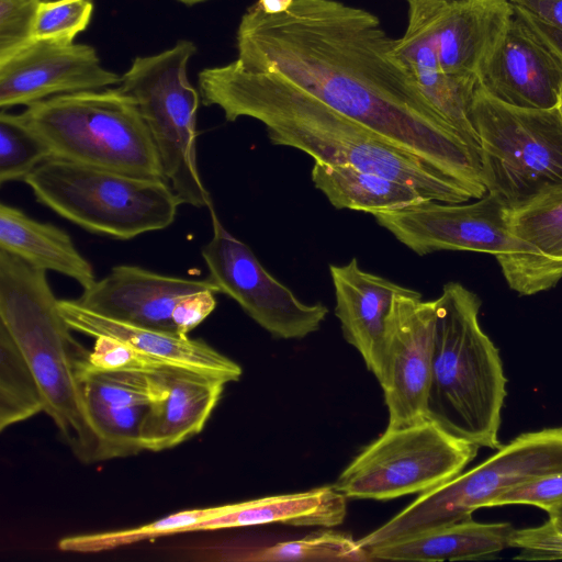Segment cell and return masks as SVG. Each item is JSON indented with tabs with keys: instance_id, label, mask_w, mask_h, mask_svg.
Segmentation results:
<instances>
[{
	"instance_id": "6da1fadb",
	"label": "cell",
	"mask_w": 562,
	"mask_h": 562,
	"mask_svg": "<svg viewBox=\"0 0 562 562\" xmlns=\"http://www.w3.org/2000/svg\"><path fill=\"white\" fill-rule=\"evenodd\" d=\"M395 41L375 14L338 0H294L281 14L252 4L236 33L244 68L282 74L482 198L479 153L419 91Z\"/></svg>"
},
{
	"instance_id": "7a4b0ae2",
	"label": "cell",
	"mask_w": 562,
	"mask_h": 562,
	"mask_svg": "<svg viewBox=\"0 0 562 562\" xmlns=\"http://www.w3.org/2000/svg\"><path fill=\"white\" fill-rule=\"evenodd\" d=\"M198 86L205 106H218L228 122H261L274 145L296 148L314 161L351 165L414 187L428 200L464 203L460 183L359 121L327 105L278 71H255L236 59L202 69Z\"/></svg>"
},
{
	"instance_id": "3957f363",
	"label": "cell",
	"mask_w": 562,
	"mask_h": 562,
	"mask_svg": "<svg viewBox=\"0 0 562 562\" xmlns=\"http://www.w3.org/2000/svg\"><path fill=\"white\" fill-rule=\"evenodd\" d=\"M0 323L9 330L42 392L44 413L86 464L102 461L81 383L89 353L61 316L46 271L0 249Z\"/></svg>"
},
{
	"instance_id": "277c9868",
	"label": "cell",
	"mask_w": 562,
	"mask_h": 562,
	"mask_svg": "<svg viewBox=\"0 0 562 562\" xmlns=\"http://www.w3.org/2000/svg\"><path fill=\"white\" fill-rule=\"evenodd\" d=\"M436 302L425 417L451 436L498 450L506 378L498 349L479 323L481 300L448 282Z\"/></svg>"
},
{
	"instance_id": "5b68a950",
	"label": "cell",
	"mask_w": 562,
	"mask_h": 562,
	"mask_svg": "<svg viewBox=\"0 0 562 562\" xmlns=\"http://www.w3.org/2000/svg\"><path fill=\"white\" fill-rule=\"evenodd\" d=\"M12 115L54 158L165 179L138 106L119 87L54 95Z\"/></svg>"
},
{
	"instance_id": "8992f818",
	"label": "cell",
	"mask_w": 562,
	"mask_h": 562,
	"mask_svg": "<svg viewBox=\"0 0 562 562\" xmlns=\"http://www.w3.org/2000/svg\"><path fill=\"white\" fill-rule=\"evenodd\" d=\"M35 199L94 234L116 239L170 226L182 204L165 179L48 158L23 180Z\"/></svg>"
},
{
	"instance_id": "52a82bcc",
	"label": "cell",
	"mask_w": 562,
	"mask_h": 562,
	"mask_svg": "<svg viewBox=\"0 0 562 562\" xmlns=\"http://www.w3.org/2000/svg\"><path fill=\"white\" fill-rule=\"evenodd\" d=\"M195 53L192 41L179 40L160 53L137 56L121 76L119 88L135 100L156 146L164 178L181 203L209 209L213 201L196 160L201 98L188 78V65Z\"/></svg>"
},
{
	"instance_id": "ba28073f",
	"label": "cell",
	"mask_w": 562,
	"mask_h": 562,
	"mask_svg": "<svg viewBox=\"0 0 562 562\" xmlns=\"http://www.w3.org/2000/svg\"><path fill=\"white\" fill-rule=\"evenodd\" d=\"M562 472V427L525 432L475 468L419 496L372 532L361 547L390 543L428 529L472 518L508 490Z\"/></svg>"
},
{
	"instance_id": "9c48e42d",
	"label": "cell",
	"mask_w": 562,
	"mask_h": 562,
	"mask_svg": "<svg viewBox=\"0 0 562 562\" xmlns=\"http://www.w3.org/2000/svg\"><path fill=\"white\" fill-rule=\"evenodd\" d=\"M472 123L483 183L506 207L562 187V115L503 103L476 87Z\"/></svg>"
},
{
	"instance_id": "30bf717a",
	"label": "cell",
	"mask_w": 562,
	"mask_h": 562,
	"mask_svg": "<svg viewBox=\"0 0 562 562\" xmlns=\"http://www.w3.org/2000/svg\"><path fill=\"white\" fill-rule=\"evenodd\" d=\"M477 448L426 417L404 427H386L333 485L347 498L386 501L422 494L460 474Z\"/></svg>"
},
{
	"instance_id": "8fae6325",
	"label": "cell",
	"mask_w": 562,
	"mask_h": 562,
	"mask_svg": "<svg viewBox=\"0 0 562 562\" xmlns=\"http://www.w3.org/2000/svg\"><path fill=\"white\" fill-rule=\"evenodd\" d=\"M211 214L213 235L202 247L209 279L238 303L244 312L276 338L300 339L317 331L326 318L322 303L306 304L271 276L252 250L233 236L220 221L214 205Z\"/></svg>"
},
{
	"instance_id": "7c38bea8",
	"label": "cell",
	"mask_w": 562,
	"mask_h": 562,
	"mask_svg": "<svg viewBox=\"0 0 562 562\" xmlns=\"http://www.w3.org/2000/svg\"><path fill=\"white\" fill-rule=\"evenodd\" d=\"M435 324V300L423 301L408 288L393 297L374 374L384 393L390 428L425 418Z\"/></svg>"
},
{
	"instance_id": "4fadbf2b",
	"label": "cell",
	"mask_w": 562,
	"mask_h": 562,
	"mask_svg": "<svg viewBox=\"0 0 562 562\" xmlns=\"http://www.w3.org/2000/svg\"><path fill=\"white\" fill-rule=\"evenodd\" d=\"M506 205L486 193L477 201L422 204L372 214L376 223L419 256L440 250L487 252L494 256L526 250L509 232Z\"/></svg>"
},
{
	"instance_id": "5bb4252c",
	"label": "cell",
	"mask_w": 562,
	"mask_h": 562,
	"mask_svg": "<svg viewBox=\"0 0 562 562\" xmlns=\"http://www.w3.org/2000/svg\"><path fill=\"white\" fill-rule=\"evenodd\" d=\"M88 44L31 40L0 55V108L31 105L47 98L120 85Z\"/></svg>"
},
{
	"instance_id": "9a60e30c",
	"label": "cell",
	"mask_w": 562,
	"mask_h": 562,
	"mask_svg": "<svg viewBox=\"0 0 562 562\" xmlns=\"http://www.w3.org/2000/svg\"><path fill=\"white\" fill-rule=\"evenodd\" d=\"M479 87L492 98L524 109L558 106L562 61L515 12L481 63Z\"/></svg>"
},
{
	"instance_id": "2e32d148",
	"label": "cell",
	"mask_w": 562,
	"mask_h": 562,
	"mask_svg": "<svg viewBox=\"0 0 562 562\" xmlns=\"http://www.w3.org/2000/svg\"><path fill=\"white\" fill-rule=\"evenodd\" d=\"M207 289L217 290L209 278L186 279L120 265L83 290L76 301L91 312L119 322L177 334L172 313L178 303Z\"/></svg>"
},
{
	"instance_id": "e0dca14e",
	"label": "cell",
	"mask_w": 562,
	"mask_h": 562,
	"mask_svg": "<svg viewBox=\"0 0 562 562\" xmlns=\"http://www.w3.org/2000/svg\"><path fill=\"white\" fill-rule=\"evenodd\" d=\"M509 232L526 250L497 255L509 288L531 295L562 279V187L546 190L514 207H506Z\"/></svg>"
},
{
	"instance_id": "ac0fdd59",
	"label": "cell",
	"mask_w": 562,
	"mask_h": 562,
	"mask_svg": "<svg viewBox=\"0 0 562 562\" xmlns=\"http://www.w3.org/2000/svg\"><path fill=\"white\" fill-rule=\"evenodd\" d=\"M58 308L72 330L93 338H115L169 366L238 381L241 367L201 339L119 322L81 306L76 300H58Z\"/></svg>"
},
{
	"instance_id": "d6986e66",
	"label": "cell",
	"mask_w": 562,
	"mask_h": 562,
	"mask_svg": "<svg viewBox=\"0 0 562 562\" xmlns=\"http://www.w3.org/2000/svg\"><path fill=\"white\" fill-rule=\"evenodd\" d=\"M429 27L446 72L476 74L513 15L509 0H426Z\"/></svg>"
},
{
	"instance_id": "ffe728a7",
	"label": "cell",
	"mask_w": 562,
	"mask_h": 562,
	"mask_svg": "<svg viewBox=\"0 0 562 562\" xmlns=\"http://www.w3.org/2000/svg\"><path fill=\"white\" fill-rule=\"evenodd\" d=\"M162 395L151 403L143 418V450L171 449L201 432L221 400L222 379L168 366L160 370Z\"/></svg>"
},
{
	"instance_id": "44dd1931",
	"label": "cell",
	"mask_w": 562,
	"mask_h": 562,
	"mask_svg": "<svg viewBox=\"0 0 562 562\" xmlns=\"http://www.w3.org/2000/svg\"><path fill=\"white\" fill-rule=\"evenodd\" d=\"M329 272L335 291V315L344 338L375 374L393 297L406 288L362 270L356 258L346 265H330Z\"/></svg>"
},
{
	"instance_id": "7402d4cb",
	"label": "cell",
	"mask_w": 562,
	"mask_h": 562,
	"mask_svg": "<svg viewBox=\"0 0 562 562\" xmlns=\"http://www.w3.org/2000/svg\"><path fill=\"white\" fill-rule=\"evenodd\" d=\"M509 522L482 524L472 518L367 549L371 561H464L491 558L508 547Z\"/></svg>"
},
{
	"instance_id": "603a6c76",
	"label": "cell",
	"mask_w": 562,
	"mask_h": 562,
	"mask_svg": "<svg viewBox=\"0 0 562 562\" xmlns=\"http://www.w3.org/2000/svg\"><path fill=\"white\" fill-rule=\"evenodd\" d=\"M347 514V497L334 485L305 492L267 496L231 504L222 516L196 525L192 531L221 530L266 524L330 528Z\"/></svg>"
},
{
	"instance_id": "cb8c5ba5",
	"label": "cell",
	"mask_w": 562,
	"mask_h": 562,
	"mask_svg": "<svg viewBox=\"0 0 562 562\" xmlns=\"http://www.w3.org/2000/svg\"><path fill=\"white\" fill-rule=\"evenodd\" d=\"M0 249L37 269L71 278L83 290L97 281L92 265L66 231L4 203L0 204Z\"/></svg>"
},
{
	"instance_id": "d4e9b609",
	"label": "cell",
	"mask_w": 562,
	"mask_h": 562,
	"mask_svg": "<svg viewBox=\"0 0 562 562\" xmlns=\"http://www.w3.org/2000/svg\"><path fill=\"white\" fill-rule=\"evenodd\" d=\"M311 178L315 188L339 210L374 214L408 209L428 200L407 183L351 165L315 161Z\"/></svg>"
},
{
	"instance_id": "484cf974",
	"label": "cell",
	"mask_w": 562,
	"mask_h": 562,
	"mask_svg": "<svg viewBox=\"0 0 562 562\" xmlns=\"http://www.w3.org/2000/svg\"><path fill=\"white\" fill-rule=\"evenodd\" d=\"M229 507L231 504H226L181 510L134 528L68 536L61 538L57 547L67 552L99 553L144 540L192 531L200 522L224 515Z\"/></svg>"
},
{
	"instance_id": "4316f807",
	"label": "cell",
	"mask_w": 562,
	"mask_h": 562,
	"mask_svg": "<svg viewBox=\"0 0 562 562\" xmlns=\"http://www.w3.org/2000/svg\"><path fill=\"white\" fill-rule=\"evenodd\" d=\"M44 412L40 385L9 330L0 323V430Z\"/></svg>"
},
{
	"instance_id": "83f0119b",
	"label": "cell",
	"mask_w": 562,
	"mask_h": 562,
	"mask_svg": "<svg viewBox=\"0 0 562 562\" xmlns=\"http://www.w3.org/2000/svg\"><path fill=\"white\" fill-rule=\"evenodd\" d=\"M80 379L87 409L93 406H149L164 393L159 371L145 373L100 370L92 367L89 360Z\"/></svg>"
},
{
	"instance_id": "f1b7e54d",
	"label": "cell",
	"mask_w": 562,
	"mask_h": 562,
	"mask_svg": "<svg viewBox=\"0 0 562 562\" xmlns=\"http://www.w3.org/2000/svg\"><path fill=\"white\" fill-rule=\"evenodd\" d=\"M244 561H371L368 550L351 536L333 530L279 542L247 553Z\"/></svg>"
},
{
	"instance_id": "f546056e",
	"label": "cell",
	"mask_w": 562,
	"mask_h": 562,
	"mask_svg": "<svg viewBox=\"0 0 562 562\" xmlns=\"http://www.w3.org/2000/svg\"><path fill=\"white\" fill-rule=\"evenodd\" d=\"M148 406H93L88 415L98 436L102 460L143 451L140 427Z\"/></svg>"
},
{
	"instance_id": "4dcf8cb0",
	"label": "cell",
	"mask_w": 562,
	"mask_h": 562,
	"mask_svg": "<svg viewBox=\"0 0 562 562\" xmlns=\"http://www.w3.org/2000/svg\"><path fill=\"white\" fill-rule=\"evenodd\" d=\"M52 158L49 149L19 124L12 113H0V182L24 180L42 162Z\"/></svg>"
},
{
	"instance_id": "1f68e13d",
	"label": "cell",
	"mask_w": 562,
	"mask_h": 562,
	"mask_svg": "<svg viewBox=\"0 0 562 562\" xmlns=\"http://www.w3.org/2000/svg\"><path fill=\"white\" fill-rule=\"evenodd\" d=\"M93 0H42L38 4L32 38L72 43L90 24Z\"/></svg>"
},
{
	"instance_id": "d6a6232c",
	"label": "cell",
	"mask_w": 562,
	"mask_h": 562,
	"mask_svg": "<svg viewBox=\"0 0 562 562\" xmlns=\"http://www.w3.org/2000/svg\"><path fill=\"white\" fill-rule=\"evenodd\" d=\"M89 360L92 367L108 371L155 373L169 366L126 342L105 336L95 337Z\"/></svg>"
},
{
	"instance_id": "836d02e7",
	"label": "cell",
	"mask_w": 562,
	"mask_h": 562,
	"mask_svg": "<svg viewBox=\"0 0 562 562\" xmlns=\"http://www.w3.org/2000/svg\"><path fill=\"white\" fill-rule=\"evenodd\" d=\"M508 547L518 548L514 557L521 561L562 559V526L549 518L538 527L513 530Z\"/></svg>"
},
{
	"instance_id": "e575fe53",
	"label": "cell",
	"mask_w": 562,
	"mask_h": 562,
	"mask_svg": "<svg viewBox=\"0 0 562 562\" xmlns=\"http://www.w3.org/2000/svg\"><path fill=\"white\" fill-rule=\"evenodd\" d=\"M42 0H0V55L32 38V29Z\"/></svg>"
},
{
	"instance_id": "d590c367",
	"label": "cell",
	"mask_w": 562,
	"mask_h": 562,
	"mask_svg": "<svg viewBox=\"0 0 562 562\" xmlns=\"http://www.w3.org/2000/svg\"><path fill=\"white\" fill-rule=\"evenodd\" d=\"M509 504L533 505L547 513L562 505V472L517 485L496 497L490 507Z\"/></svg>"
},
{
	"instance_id": "8d00e7d4",
	"label": "cell",
	"mask_w": 562,
	"mask_h": 562,
	"mask_svg": "<svg viewBox=\"0 0 562 562\" xmlns=\"http://www.w3.org/2000/svg\"><path fill=\"white\" fill-rule=\"evenodd\" d=\"M215 289H207L182 299L172 313L176 331L180 336L188 334L200 325L216 307Z\"/></svg>"
},
{
	"instance_id": "74e56055",
	"label": "cell",
	"mask_w": 562,
	"mask_h": 562,
	"mask_svg": "<svg viewBox=\"0 0 562 562\" xmlns=\"http://www.w3.org/2000/svg\"><path fill=\"white\" fill-rule=\"evenodd\" d=\"M540 21L562 30V0H509Z\"/></svg>"
},
{
	"instance_id": "f35d334b",
	"label": "cell",
	"mask_w": 562,
	"mask_h": 562,
	"mask_svg": "<svg viewBox=\"0 0 562 562\" xmlns=\"http://www.w3.org/2000/svg\"><path fill=\"white\" fill-rule=\"evenodd\" d=\"M515 12L562 61V30L555 29L515 5Z\"/></svg>"
},
{
	"instance_id": "ab89813d",
	"label": "cell",
	"mask_w": 562,
	"mask_h": 562,
	"mask_svg": "<svg viewBox=\"0 0 562 562\" xmlns=\"http://www.w3.org/2000/svg\"><path fill=\"white\" fill-rule=\"evenodd\" d=\"M294 0H258L255 5L267 14H281L288 11Z\"/></svg>"
},
{
	"instance_id": "60d3db41",
	"label": "cell",
	"mask_w": 562,
	"mask_h": 562,
	"mask_svg": "<svg viewBox=\"0 0 562 562\" xmlns=\"http://www.w3.org/2000/svg\"><path fill=\"white\" fill-rule=\"evenodd\" d=\"M549 518L553 519L555 522L562 526V505H559L551 509L549 513Z\"/></svg>"
},
{
	"instance_id": "b9f144b4",
	"label": "cell",
	"mask_w": 562,
	"mask_h": 562,
	"mask_svg": "<svg viewBox=\"0 0 562 562\" xmlns=\"http://www.w3.org/2000/svg\"><path fill=\"white\" fill-rule=\"evenodd\" d=\"M183 4H187V5H194V4H198V3H201V2H205V1H209V0H177Z\"/></svg>"
},
{
	"instance_id": "7bdbcfd3",
	"label": "cell",
	"mask_w": 562,
	"mask_h": 562,
	"mask_svg": "<svg viewBox=\"0 0 562 562\" xmlns=\"http://www.w3.org/2000/svg\"><path fill=\"white\" fill-rule=\"evenodd\" d=\"M558 108H559V110L561 112V115H562V92H561V97H560V101H559Z\"/></svg>"
}]
</instances>
